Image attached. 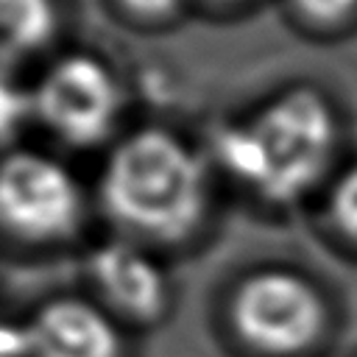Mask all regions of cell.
Wrapping results in <instances>:
<instances>
[{"label":"cell","mask_w":357,"mask_h":357,"mask_svg":"<svg viewBox=\"0 0 357 357\" xmlns=\"http://www.w3.org/2000/svg\"><path fill=\"white\" fill-rule=\"evenodd\" d=\"M335 148V109L312 86L279 92L215 139L220 165L271 204L301 198L329 167Z\"/></svg>","instance_id":"cell-1"},{"label":"cell","mask_w":357,"mask_h":357,"mask_svg":"<svg viewBox=\"0 0 357 357\" xmlns=\"http://www.w3.org/2000/svg\"><path fill=\"white\" fill-rule=\"evenodd\" d=\"M103 206L123 226L159 240L190 234L209 201L204 159L176 134L142 128L126 137L100 176Z\"/></svg>","instance_id":"cell-2"},{"label":"cell","mask_w":357,"mask_h":357,"mask_svg":"<svg viewBox=\"0 0 357 357\" xmlns=\"http://www.w3.org/2000/svg\"><path fill=\"white\" fill-rule=\"evenodd\" d=\"M231 326L254 349L290 357L312 346L326 324L321 293L284 268H265L240 282L231 296Z\"/></svg>","instance_id":"cell-3"},{"label":"cell","mask_w":357,"mask_h":357,"mask_svg":"<svg viewBox=\"0 0 357 357\" xmlns=\"http://www.w3.org/2000/svg\"><path fill=\"white\" fill-rule=\"evenodd\" d=\"M120 84L112 67L92 53L56 59L31 89L33 117L59 139L86 148L106 139L120 114Z\"/></svg>","instance_id":"cell-4"},{"label":"cell","mask_w":357,"mask_h":357,"mask_svg":"<svg viewBox=\"0 0 357 357\" xmlns=\"http://www.w3.org/2000/svg\"><path fill=\"white\" fill-rule=\"evenodd\" d=\"M81 215V184L59 159L39 151H11L0 159V229L47 243L70 237Z\"/></svg>","instance_id":"cell-5"},{"label":"cell","mask_w":357,"mask_h":357,"mask_svg":"<svg viewBox=\"0 0 357 357\" xmlns=\"http://www.w3.org/2000/svg\"><path fill=\"white\" fill-rule=\"evenodd\" d=\"M25 321L31 357H120L123 351L114 318L78 296L50 298Z\"/></svg>","instance_id":"cell-6"},{"label":"cell","mask_w":357,"mask_h":357,"mask_svg":"<svg viewBox=\"0 0 357 357\" xmlns=\"http://www.w3.org/2000/svg\"><path fill=\"white\" fill-rule=\"evenodd\" d=\"M98 293L131 321H156L170 304V279L165 268L142 248L109 240L89 254L86 265Z\"/></svg>","instance_id":"cell-7"},{"label":"cell","mask_w":357,"mask_h":357,"mask_svg":"<svg viewBox=\"0 0 357 357\" xmlns=\"http://www.w3.org/2000/svg\"><path fill=\"white\" fill-rule=\"evenodd\" d=\"M53 0H0V47L31 53L47 45L56 33Z\"/></svg>","instance_id":"cell-8"},{"label":"cell","mask_w":357,"mask_h":357,"mask_svg":"<svg viewBox=\"0 0 357 357\" xmlns=\"http://www.w3.org/2000/svg\"><path fill=\"white\" fill-rule=\"evenodd\" d=\"M329 215L335 226L357 240V165H351L329 192Z\"/></svg>","instance_id":"cell-9"},{"label":"cell","mask_w":357,"mask_h":357,"mask_svg":"<svg viewBox=\"0 0 357 357\" xmlns=\"http://www.w3.org/2000/svg\"><path fill=\"white\" fill-rule=\"evenodd\" d=\"M28 114H33L31 92L17 86L11 78L0 75V145L20 131V126L25 123Z\"/></svg>","instance_id":"cell-10"},{"label":"cell","mask_w":357,"mask_h":357,"mask_svg":"<svg viewBox=\"0 0 357 357\" xmlns=\"http://www.w3.org/2000/svg\"><path fill=\"white\" fill-rule=\"evenodd\" d=\"M293 6L315 22H337L357 8V0H293Z\"/></svg>","instance_id":"cell-11"},{"label":"cell","mask_w":357,"mask_h":357,"mask_svg":"<svg viewBox=\"0 0 357 357\" xmlns=\"http://www.w3.org/2000/svg\"><path fill=\"white\" fill-rule=\"evenodd\" d=\"M0 357H31L28 321H0Z\"/></svg>","instance_id":"cell-12"},{"label":"cell","mask_w":357,"mask_h":357,"mask_svg":"<svg viewBox=\"0 0 357 357\" xmlns=\"http://www.w3.org/2000/svg\"><path fill=\"white\" fill-rule=\"evenodd\" d=\"M128 11H134V14H139V17H145V20H162V17H170L178 6H181V0H120Z\"/></svg>","instance_id":"cell-13"}]
</instances>
